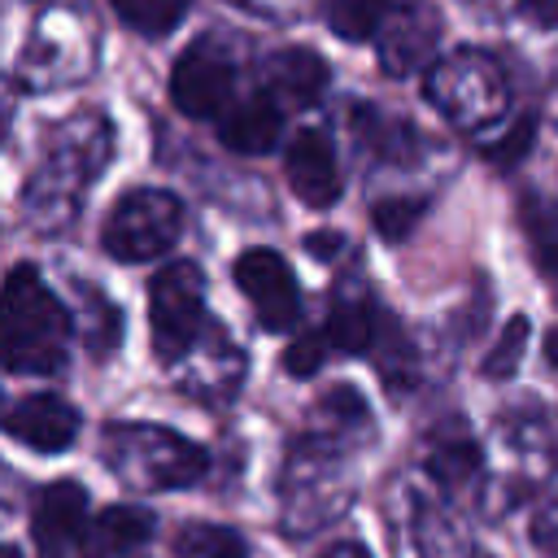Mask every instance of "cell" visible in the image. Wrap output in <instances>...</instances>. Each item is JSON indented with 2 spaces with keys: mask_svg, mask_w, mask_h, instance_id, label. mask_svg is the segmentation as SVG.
<instances>
[{
  "mask_svg": "<svg viewBox=\"0 0 558 558\" xmlns=\"http://www.w3.org/2000/svg\"><path fill=\"white\" fill-rule=\"evenodd\" d=\"M74 318L31 262L4 279V366L13 375H57L70 357Z\"/></svg>",
  "mask_w": 558,
  "mask_h": 558,
  "instance_id": "6da1fadb",
  "label": "cell"
},
{
  "mask_svg": "<svg viewBox=\"0 0 558 558\" xmlns=\"http://www.w3.org/2000/svg\"><path fill=\"white\" fill-rule=\"evenodd\" d=\"M100 462L140 493L187 488L205 475L209 453L174 427L161 423H113L100 436Z\"/></svg>",
  "mask_w": 558,
  "mask_h": 558,
  "instance_id": "7a4b0ae2",
  "label": "cell"
},
{
  "mask_svg": "<svg viewBox=\"0 0 558 558\" xmlns=\"http://www.w3.org/2000/svg\"><path fill=\"white\" fill-rule=\"evenodd\" d=\"M423 92L462 131L497 126L501 113H506V105H510L506 74H501V65L484 48H458L449 57H436L427 65Z\"/></svg>",
  "mask_w": 558,
  "mask_h": 558,
  "instance_id": "3957f363",
  "label": "cell"
},
{
  "mask_svg": "<svg viewBox=\"0 0 558 558\" xmlns=\"http://www.w3.org/2000/svg\"><path fill=\"white\" fill-rule=\"evenodd\" d=\"M183 231V201L166 187H131L113 201L100 227V244L113 262H153L174 248Z\"/></svg>",
  "mask_w": 558,
  "mask_h": 558,
  "instance_id": "277c9868",
  "label": "cell"
},
{
  "mask_svg": "<svg viewBox=\"0 0 558 558\" xmlns=\"http://www.w3.org/2000/svg\"><path fill=\"white\" fill-rule=\"evenodd\" d=\"M205 331V279L196 262H170L148 283V336L157 362L174 366Z\"/></svg>",
  "mask_w": 558,
  "mask_h": 558,
  "instance_id": "5b68a950",
  "label": "cell"
},
{
  "mask_svg": "<svg viewBox=\"0 0 558 558\" xmlns=\"http://www.w3.org/2000/svg\"><path fill=\"white\" fill-rule=\"evenodd\" d=\"M235 96V61L214 39H192L170 70V100L179 113L205 122L222 118Z\"/></svg>",
  "mask_w": 558,
  "mask_h": 558,
  "instance_id": "8992f818",
  "label": "cell"
},
{
  "mask_svg": "<svg viewBox=\"0 0 558 558\" xmlns=\"http://www.w3.org/2000/svg\"><path fill=\"white\" fill-rule=\"evenodd\" d=\"M436 44H440V13L427 0H397L375 31L379 70L392 78L427 70L436 61Z\"/></svg>",
  "mask_w": 558,
  "mask_h": 558,
  "instance_id": "52a82bcc",
  "label": "cell"
},
{
  "mask_svg": "<svg viewBox=\"0 0 558 558\" xmlns=\"http://www.w3.org/2000/svg\"><path fill=\"white\" fill-rule=\"evenodd\" d=\"M235 288L248 296L262 331H288L301 318V288L292 266L275 248H244L231 266Z\"/></svg>",
  "mask_w": 558,
  "mask_h": 558,
  "instance_id": "ba28073f",
  "label": "cell"
},
{
  "mask_svg": "<svg viewBox=\"0 0 558 558\" xmlns=\"http://www.w3.org/2000/svg\"><path fill=\"white\" fill-rule=\"evenodd\" d=\"M283 174H288V187L296 192V201H305L310 209H327L344 192L340 157H336V144H331V135L323 126H301L288 140Z\"/></svg>",
  "mask_w": 558,
  "mask_h": 558,
  "instance_id": "9c48e42d",
  "label": "cell"
},
{
  "mask_svg": "<svg viewBox=\"0 0 558 558\" xmlns=\"http://www.w3.org/2000/svg\"><path fill=\"white\" fill-rule=\"evenodd\" d=\"M83 527H87V488L78 480L44 484L31 506L35 558H70V545H78Z\"/></svg>",
  "mask_w": 558,
  "mask_h": 558,
  "instance_id": "30bf717a",
  "label": "cell"
},
{
  "mask_svg": "<svg viewBox=\"0 0 558 558\" xmlns=\"http://www.w3.org/2000/svg\"><path fill=\"white\" fill-rule=\"evenodd\" d=\"M78 423H83L78 410L65 397H57V392H31V397L13 401L9 414H4V432L17 445L35 449V453H61V449H70L74 436H78Z\"/></svg>",
  "mask_w": 558,
  "mask_h": 558,
  "instance_id": "8fae6325",
  "label": "cell"
},
{
  "mask_svg": "<svg viewBox=\"0 0 558 558\" xmlns=\"http://www.w3.org/2000/svg\"><path fill=\"white\" fill-rule=\"evenodd\" d=\"M262 74H266V92L283 109H310V105H318L323 92H327V83H331L327 61L314 48H305V44H292V48L270 52L266 65H262Z\"/></svg>",
  "mask_w": 558,
  "mask_h": 558,
  "instance_id": "7c38bea8",
  "label": "cell"
},
{
  "mask_svg": "<svg viewBox=\"0 0 558 558\" xmlns=\"http://www.w3.org/2000/svg\"><path fill=\"white\" fill-rule=\"evenodd\" d=\"M283 135V105L262 87L248 100H235L222 118H218V140L222 148L240 153V157H266Z\"/></svg>",
  "mask_w": 558,
  "mask_h": 558,
  "instance_id": "4fadbf2b",
  "label": "cell"
},
{
  "mask_svg": "<svg viewBox=\"0 0 558 558\" xmlns=\"http://www.w3.org/2000/svg\"><path fill=\"white\" fill-rule=\"evenodd\" d=\"M153 536V514L144 506L118 501L87 519L78 536V558H126Z\"/></svg>",
  "mask_w": 558,
  "mask_h": 558,
  "instance_id": "5bb4252c",
  "label": "cell"
},
{
  "mask_svg": "<svg viewBox=\"0 0 558 558\" xmlns=\"http://www.w3.org/2000/svg\"><path fill=\"white\" fill-rule=\"evenodd\" d=\"M353 131H357L362 144H371V148H375L379 157H388V161H410L414 148H418V135H414L410 122H401V118H392V113H379V109H371V105H357V109H353Z\"/></svg>",
  "mask_w": 558,
  "mask_h": 558,
  "instance_id": "9a60e30c",
  "label": "cell"
},
{
  "mask_svg": "<svg viewBox=\"0 0 558 558\" xmlns=\"http://www.w3.org/2000/svg\"><path fill=\"white\" fill-rule=\"evenodd\" d=\"M310 418H314V436H331V440H344V436H353V432H371V410H366L362 392L349 388V384L331 388V392L310 410Z\"/></svg>",
  "mask_w": 558,
  "mask_h": 558,
  "instance_id": "2e32d148",
  "label": "cell"
},
{
  "mask_svg": "<svg viewBox=\"0 0 558 558\" xmlns=\"http://www.w3.org/2000/svg\"><path fill=\"white\" fill-rule=\"evenodd\" d=\"M388 9H392V0H323V22L336 39L366 44V39H375Z\"/></svg>",
  "mask_w": 558,
  "mask_h": 558,
  "instance_id": "e0dca14e",
  "label": "cell"
},
{
  "mask_svg": "<svg viewBox=\"0 0 558 558\" xmlns=\"http://www.w3.org/2000/svg\"><path fill=\"white\" fill-rule=\"evenodd\" d=\"M480 466H484V453H480V445L466 440V436H440V440L427 445V471H432L445 488L466 484L471 475H480Z\"/></svg>",
  "mask_w": 558,
  "mask_h": 558,
  "instance_id": "ac0fdd59",
  "label": "cell"
},
{
  "mask_svg": "<svg viewBox=\"0 0 558 558\" xmlns=\"http://www.w3.org/2000/svg\"><path fill=\"white\" fill-rule=\"evenodd\" d=\"M109 9L122 17L126 31H140L148 39H161V35H170L187 17L192 0H109Z\"/></svg>",
  "mask_w": 558,
  "mask_h": 558,
  "instance_id": "d6986e66",
  "label": "cell"
},
{
  "mask_svg": "<svg viewBox=\"0 0 558 558\" xmlns=\"http://www.w3.org/2000/svg\"><path fill=\"white\" fill-rule=\"evenodd\" d=\"M375 327H379V318H375V310L371 305H362V301H340L331 314H327V340H331V349L336 353H366L371 344H375Z\"/></svg>",
  "mask_w": 558,
  "mask_h": 558,
  "instance_id": "ffe728a7",
  "label": "cell"
},
{
  "mask_svg": "<svg viewBox=\"0 0 558 558\" xmlns=\"http://www.w3.org/2000/svg\"><path fill=\"white\" fill-rule=\"evenodd\" d=\"M174 558H244V541L218 523H187L174 536Z\"/></svg>",
  "mask_w": 558,
  "mask_h": 558,
  "instance_id": "44dd1931",
  "label": "cell"
},
{
  "mask_svg": "<svg viewBox=\"0 0 558 558\" xmlns=\"http://www.w3.org/2000/svg\"><path fill=\"white\" fill-rule=\"evenodd\" d=\"M527 331H532L527 314H510V318H506V327H501V336H497V340H493V349L484 353L480 371H484L488 379H510V375L519 371V362H523Z\"/></svg>",
  "mask_w": 558,
  "mask_h": 558,
  "instance_id": "7402d4cb",
  "label": "cell"
},
{
  "mask_svg": "<svg viewBox=\"0 0 558 558\" xmlns=\"http://www.w3.org/2000/svg\"><path fill=\"white\" fill-rule=\"evenodd\" d=\"M423 209H427V201H418V196H388V201H375L371 222H375V231H379L388 244H401V240L418 227Z\"/></svg>",
  "mask_w": 558,
  "mask_h": 558,
  "instance_id": "603a6c76",
  "label": "cell"
},
{
  "mask_svg": "<svg viewBox=\"0 0 558 558\" xmlns=\"http://www.w3.org/2000/svg\"><path fill=\"white\" fill-rule=\"evenodd\" d=\"M532 135H536V118L527 113V118L510 122V126H506V135L488 140V144H484V157H488L493 166L510 170V166H519V157H523V153L532 148Z\"/></svg>",
  "mask_w": 558,
  "mask_h": 558,
  "instance_id": "cb8c5ba5",
  "label": "cell"
},
{
  "mask_svg": "<svg viewBox=\"0 0 558 558\" xmlns=\"http://www.w3.org/2000/svg\"><path fill=\"white\" fill-rule=\"evenodd\" d=\"M527 541L541 558H558V488H549L527 519Z\"/></svg>",
  "mask_w": 558,
  "mask_h": 558,
  "instance_id": "d4e9b609",
  "label": "cell"
},
{
  "mask_svg": "<svg viewBox=\"0 0 558 558\" xmlns=\"http://www.w3.org/2000/svg\"><path fill=\"white\" fill-rule=\"evenodd\" d=\"M327 349H331L327 331H301V336H292V344L283 349V371L296 375V379H305V375H314V371L323 366Z\"/></svg>",
  "mask_w": 558,
  "mask_h": 558,
  "instance_id": "484cf974",
  "label": "cell"
},
{
  "mask_svg": "<svg viewBox=\"0 0 558 558\" xmlns=\"http://www.w3.org/2000/svg\"><path fill=\"white\" fill-rule=\"evenodd\" d=\"M305 248H310V257L331 262V257L344 248V235H340V231H310V235H305Z\"/></svg>",
  "mask_w": 558,
  "mask_h": 558,
  "instance_id": "4316f807",
  "label": "cell"
},
{
  "mask_svg": "<svg viewBox=\"0 0 558 558\" xmlns=\"http://www.w3.org/2000/svg\"><path fill=\"white\" fill-rule=\"evenodd\" d=\"M519 9H523L536 26H558V0H519Z\"/></svg>",
  "mask_w": 558,
  "mask_h": 558,
  "instance_id": "83f0119b",
  "label": "cell"
},
{
  "mask_svg": "<svg viewBox=\"0 0 558 558\" xmlns=\"http://www.w3.org/2000/svg\"><path fill=\"white\" fill-rule=\"evenodd\" d=\"M323 558H371V554H366V545H353V541H344V545H331Z\"/></svg>",
  "mask_w": 558,
  "mask_h": 558,
  "instance_id": "f1b7e54d",
  "label": "cell"
},
{
  "mask_svg": "<svg viewBox=\"0 0 558 558\" xmlns=\"http://www.w3.org/2000/svg\"><path fill=\"white\" fill-rule=\"evenodd\" d=\"M545 357L558 366V327H549V336H545Z\"/></svg>",
  "mask_w": 558,
  "mask_h": 558,
  "instance_id": "f546056e",
  "label": "cell"
}]
</instances>
